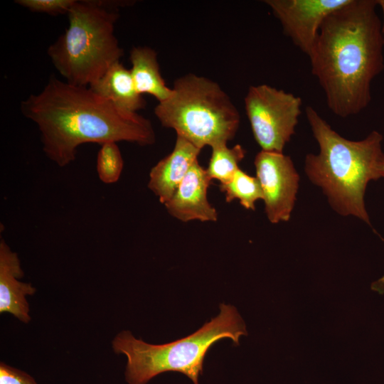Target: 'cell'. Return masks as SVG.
Masks as SVG:
<instances>
[{
    "label": "cell",
    "mask_w": 384,
    "mask_h": 384,
    "mask_svg": "<svg viewBox=\"0 0 384 384\" xmlns=\"http://www.w3.org/2000/svg\"><path fill=\"white\" fill-rule=\"evenodd\" d=\"M123 167V158L117 143L102 144L97 156V172L100 180L106 184L116 183Z\"/></svg>",
    "instance_id": "obj_17"
},
{
    "label": "cell",
    "mask_w": 384,
    "mask_h": 384,
    "mask_svg": "<svg viewBox=\"0 0 384 384\" xmlns=\"http://www.w3.org/2000/svg\"><path fill=\"white\" fill-rule=\"evenodd\" d=\"M212 180L198 161L191 167L172 197L164 204L168 213L182 222H215L216 209L207 198Z\"/></svg>",
    "instance_id": "obj_10"
},
{
    "label": "cell",
    "mask_w": 384,
    "mask_h": 384,
    "mask_svg": "<svg viewBox=\"0 0 384 384\" xmlns=\"http://www.w3.org/2000/svg\"><path fill=\"white\" fill-rule=\"evenodd\" d=\"M254 165L268 220L274 224L288 221L296 202L299 181L292 159L283 153L261 150L255 157Z\"/></svg>",
    "instance_id": "obj_8"
},
{
    "label": "cell",
    "mask_w": 384,
    "mask_h": 384,
    "mask_svg": "<svg viewBox=\"0 0 384 384\" xmlns=\"http://www.w3.org/2000/svg\"><path fill=\"white\" fill-rule=\"evenodd\" d=\"M171 89V95L154 108L162 126L200 149L227 144L235 137L240 113L216 82L189 73L178 78Z\"/></svg>",
    "instance_id": "obj_6"
},
{
    "label": "cell",
    "mask_w": 384,
    "mask_h": 384,
    "mask_svg": "<svg viewBox=\"0 0 384 384\" xmlns=\"http://www.w3.org/2000/svg\"><path fill=\"white\" fill-rule=\"evenodd\" d=\"M20 110L40 132L46 156L64 167L85 143L127 142L140 146L156 141L149 119L117 107L89 86L51 78L37 94L21 101Z\"/></svg>",
    "instance_id": "obj_1"
},
{
    "label": "cell",
    "mask_w": 384,
    "mask_h": 384,
    "mask_svg": "<svg viewBox=\"0 0 384 384\" xmlns=\"http://www.w3.org/2000/svg\"><path fill=\"white\" fill-rule=\"evenodd\" d=\"M0 384H37V383L26 372L1 362Z\"/></svg>",
    "instance_id": "obj_19"
},
{
    "label": "cell",
    "mask_w": 384,
    "mask_h": 384,
    "mask_svg": "<svg viewBox=\"0 0 384 384\" xmlns=\"http://www.w3.org/2000/svg\"><path fill=\"white\" fill-rule=\"evenodd\" d=\"M209 160L207 174L209 178L220 184L230 181L240 169L239 164L244 159L246 150L240 144L229 148L227 144L213 146Z\"/></svg>",
    "instance_id": "obj_15"
},
{
    "label": "cell",
    "mask_w": 384,
    "mask_h": 384,
    "mask_svg": "<svg viewBox=\"0 0 384 384\" xmlns=\"http://www.w3.org/2000/svg\"><path fill=\"white\" fill-rule=\"evenodd\" d=\"M302 105L299 97L268 85L248 88L245 112L254 138L262 151L283 153L295 133Z\"/></svg>",
    "instance_id": "obj_7"
},
{
    "label": "cell",
    "mask_w": 384,
    "mask_h": 384,
    "mask_svg": "<svg viewBox=\"0 0 384 384\" xmlns=\"http://www.w3.org/2000/svg\"><path fill=\"white\" fill-rule=\"evenodd\" d=\"M219 188L225 193L227 203L238 199L240 205L247 210H255L256 201L263 200V192L257 178L250 176L240 169L230 181L219 184Z\"/></svg>",
    "instance_id": "obj_16"
},
{
    "label": "cell",
    "mask_w": 384,
    "mask_h": 384,
    "mask_svg": "<svg viewBox=\"0 0 384 384\" xmlns=\"http://www.w3.org/2000/svg\"><path fill=\"white\" fill-rule=\"evenodd\" d=\"M112 1L75 0L68 26L47 50L53 66L68 83L90 86L124 55L114 35L118 5Z\"/></svg>",
    "instance_id": "obj_5"
},
{
    "label": "cell",
    "mask_w": 384,
    "mask_h": 384,
    "mask_svg": "<svg viewBox=\"0 0 384 384\" xmlns=\"http://www.w3.org/2000/svg\"><path fill=\"white\" fill-rule=\"evenodd\" d=\"M24 273L16 252L4 239L0 242V313H9L24 324L31 318L27 297L36 289L31 283L21 282Z\"/></svg>",
    "instance_id": "obj_11"
},
{
    "label": "cell",
    "mask_w": 384,
    "mask_h": 384,
    "mask_svg": "<svg viewBox=\"0 0 384 384\" xmlns=\"http://www.w3.org/2000/svg\"><path fill=\"white\" fill-rule=\"evenodd\" d=\"M377 6L376 0H348L331 12L309 55L328 107L338 117L356 114L368 106L372 81L384 69Z\"/></svg>",
    "instance_id": "obj_2"
},
{
    "label": "cell",
    "mask_w": 384,
    "mask_h": 384,
    "mask_svg": "<svg viewBox=\"0 0 384 384\" xmlns=\"http://www.w3.org/2000/svg\"><path fill=\"white\" fill-rule=\"evenodd\" d=\"M305 112L319 146L317 154L306 156V175L322 189L338 214L355 216L371 226L364 197L368 183L382 178V134L373 131L363 139L349 140L334 131L312 107L307 106Z\"/></svg>",
    "instance_id": "obj_3"
},
{
    "label": "cell",
    "mask_w": 384,
    "mask_h": 384,
    "mask_svg": "<svg viewBox=\"0 0 384 384\" xmlns=\"http://www.w3.org/2000/svg\"><path fill=\"white\" fill-rule=\"evenodd\" d=\"M130 72L138 92L154 96L158 102L166 100L172 89L162 78L156 51L146 46H136L129 54Z\"/></svg>",
    "instance_id": "obj_14"
},
{
    "label": "cell",
    "mask_w": 384,
    "mask_h": 384,
    "mask_svg": "<svg viewBox=\"0 0 384 384\" xmlns=\"http://www.w3.org/2000/svg\"><path fill=\"white\" fill-rule=\"evenodd\" d=\"M381 177L382 178H384V161L382 164V166H381Z\"/></svg>",
    "instance_id": "obj_21"
},
{
    "label": "cell",
    "mask_w": 384,
    "mask_h": 384,
    "mask_svg": "<svg viewBox=\"0 0 384 384\" xmlns=\"http://www.w3.org/2000/svg\"><path fill=\"white\" fill-rule=\"evenodd\" d=\"M75 0H16L15 3L33 12L56 16L68 14Z\"/></svg>",
    "instance_id": "obj_18"
},
{
    "label": "cell",
    "mask_w": 384,
    "mask_h": 384,
    "mask_svg": "<svg viewBox=\"0 0 384 384\" xmlns=\"http://www.w3.org/2000/svg\"><path fill=\"white\" fill-rule=\"evenodd\" d=\"M245 326L237 309L221 304L220 313L193 334L168 343L154 345L136 338L127 330L117 334L112 341L117 354L127 359L125 380L128 384H147L155 376L167 371L179 372L193 384H198L205 356L210 347L228 338L236 345L246 335Z\"/></svg>",
    "instance_id": "obj_4"
},
{
    "label": "cell",
    "mask_w": 384,
    "mask_h": 384,
    "mask_svg": "<svg viewBox=\"0 0 384 384\" xmlns=\"http://www.w3.org/2000/svg\"><path fill=\"white\" fill-rule=\"evenodd\" d=\"M378 6L380 7L383 11V21L381 24V33L383 36V45H384V0H376Z\"/></svg>",
    "instance_id": "obj_20"
},
{
    "label": "cell",
    "mask_w": 384,
    "mask_h": 384,
    "mask_svg": "<svg viewBox=\"0 0 384 384\" xmlns=\"http://www.w3.org/2000/svg\"><path fill=\"white\" fill-rule=\"evenodd\" d=\"M348 0H266L284 33L306 55L312 50L321 24Z\"/></svg>",
    "instance_id": "obj_9"
},
{
    "label": "cell",
    "mask_w": 384,
    "mask_h": 384,
    "mask_svg": "<svg viewBox=\"0 0 384 384\" xmlns=\"http://www.w3.org/2000/svg\"><path fill=\"white\" fill-rule=\"evenodd\" d=\"M89 87L123 110L137 113L146 107V101L137 90L130 70L120 61Z\"/></svg>",
    "instance_id": "obj_13"
},
{
    "label": "cell",
    "mask_w": 384,
    "mask_h": 384,
    "mask_svg": "<svg viewBox=\"0 0 384 384\" xmlns=\"http://www.w3.org/2000/svg\"><path fill=\"white\" fill-rule=\"evenodd\" d=\"M201 149L177 137L172 151L150 170L148 188L165 204L174 195Z\"/></svg>",
    "instance_id": "obj_12"
}]
</instances>
